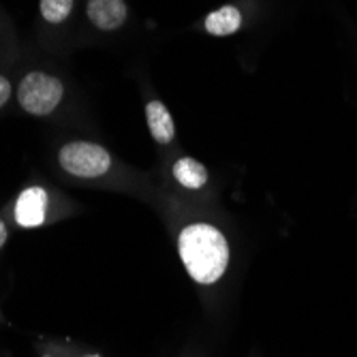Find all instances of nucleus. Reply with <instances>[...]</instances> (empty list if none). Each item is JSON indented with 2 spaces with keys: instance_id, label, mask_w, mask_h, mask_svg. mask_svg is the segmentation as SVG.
Wrapping results in <instances>:
<instances>
[{
  "instance_id": "nucleus-1",
  "label": "nucleus",
  "mask_w": 357,
  "mask_h": 357,
  "mask_svg": "<svg viewBox=\"0 0 357 357\" xmlns=\"http://www.w3.org/2000/svg\"><path fill=\"white\" fill-rule=\"evenodd\" d=\"M178 255L184 270L197 284L218 282L229 268V242L210 222H190L178 236Z\"/></svg>"
},
{
  "instance_id": "nucleus-2",
  "label": "nucleus",
  "mask_w": 357,
  "mask_h": 357,
  "mask_svg": "<svg viewBox=\"0 0 357 357\" xmlns=\"http://www.w3.org/2000/svg\"><path fill=\"white\" fill-rule=\"evenodd\" d=\"M60 169L77 180H99L109 174L114 160L107 148L92 142H69L58 150Z\"/></svg>"
},
{
  "instance_id": "nucleus-3",
  "label": "nucleus",
  "mask_w": 357,
  "mask_h": 357,
  "mask_svg": "<svg viewBox=\"0 0 357 357\" xmlns=\"http://www.w3.org/2000/svg\"><path fill=\"white\" fill-rule=\"evenodd\" d=\"M64 86L58 77L32 71L17 86V101L30 116H50L62 101Z\"/></svg>"
},
{
  "instance_id": "nucleus-4",
  "label": "nucleus",
  "mask_w": 357,
  "mask_h": 357,
  "mask_svg": "<svg viewBox=\"0 0 357 357\" xmlns=\"http://www.w3.org/2000/svg\"><path fill=\"white\" fill-rule=\"evenodd\" d=\"M50 214V190L43 186L24 188L13 206V220L22 229H35L45 225Z\"/></svg>"
},
{
  "instance_id": "nucleus-5",
  "label": "nucleus",
  "mask_w": 357,
  "mask_h": 357,
  "mask_svg": "<svg viewBox=\"0 0 357 357\" xmlns=\"http://www.w3.org/2000/svg\"><path fill=\"white\" fill-rule=\"evenodd\" d=\"M88 20L99 30H118L128 15L124 0H88L86 5Z\"/></svg>"
},
{
  "instance_id": "nucleus-6",
  "label": "nucleus",
  "mask_w": 357,
  "mask_h": 357,
  "mask_svg": "<svg viewBox=\"0 0 357 357\" xmlns=\"http://www.w3.org/2000/svg\"><path fill=\"white\" fill-rule=\"evenodd\" d=\"M146 120H148V131L152 139L160 146H169L176 137V126L169 109L160 101H150L146 105Z\"/></svg>"
},
{
  "instance_id": "nucleus-7",
  "label": "nucleus",
  "mask_w": 357,
  "mask_h": 357,
  "mask_svg": "<svg viewBox=\"0 0 357 357\" xmlns=\"http://www.w3.org/2000/svg\"><path fill=\"white\" fill-rule=\"evenodd\" d=\"M206 30L214 37H229L234 32L240 30L242 26V13L240 9L227 5V7H220L216 11H212L208 17H206Z\"/></svg>"
},
{
  "instance_id": "nucleus-8",
  "label": "nucleus",
  "mask_w": 357,
  "mask_h": 357,
  "mask_svg": "<svg viewBox=\"0 0 357 357\" xmlns=\"http://www.w3.org/2000/svg\"><path fill=\"white\" fill-rule=\"evenodd\" d=\"M174 178L184 188L199 190L208 182V169L204 167V163H199V160H195L190 156H184V158H178L176 160V165H174Z\"/></svg>"
},
{
  "instance_id": "nucleus-9",
  "label": "nucleus",
  "mask_w": 357,
  "mask_h": 357,
  "mask_svg": "<svg viewBox=\"0 0 357 357\" xmlns=\"http://www.w3.org/2000/svg\"><path fill=\"white\" fill-rule=\"evenodd\" d=\"M39 7L47 24H62L73 11V0H41Z\"/></svg>"
},
{
  "instance_id": "nucleus-10",
  "label": "nucleus",
  "mask_w": 357,
  "mask_h": 357,
  "mask_svg": "<svg viewBox=\"0 0 357 357\" xmlns=\"http://www.w3.org/2000/svg\"><path fill=\"white\" fill-rule=\"evenodd\" d=\"M9 99H11V82L0 75V107H5Z\"/></svg>"
},
{
  "instance_id": "nucleus-11",
  "label": "nucleus",
  "mask_w": 357,
  "mask_h": 357,
  "mask_svg": "<svg viewBox=\"0 0 357 357\" xmlns=\"http://www.w3.org/2000/svg\"><path fill=\"white\" fill-rule=\"evenodd\" d=\"M9 240V229H7V222L0 218V248H3Z\"/></svg>"
},
{
  "instance_id": "nucleus-12",
  "label": "nucleus",
  "mask_w": 357,
  "mask_h": 357,
  "mask_svg": "<svg viewBox=\"0 0 357 357\" xmlns=\"http://www.w3.org/2000/svg\"><path fill=\"white\" fill-rule=\"evenodd\" d=\"M84 357H101V355H94V353H92V355H84Z\"/></svg>"
}]
</instances>
